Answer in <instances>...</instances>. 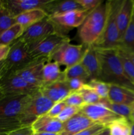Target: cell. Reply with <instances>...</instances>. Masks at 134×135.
Here are the masks:
<instances>
[{"instance_id":"7c38bea8","label":"cell","mask_w":134,"mask_h":135,"mask_svg":"<svg viewBox=\"0 0 134 135\" xmlns=\"http://www.w3.org/2000/svg\"><path fill=\"white\" fill-rule=\"evenodd\" d=\"M54 32H55V26L47 16L43 19L25 29L20 39L30 46Z\"/></svg>"},{"instance_id":"d6a6232c","label":"cell","mask_w":134,"mask_h":135,"mask_svg":"<svg viewBox=\"0 0 134 135\" xmlns=\"http://www.w3.org/2000/svg\"><path fill=\"white\" fill-rule=\"evenodd\" d=\"M81 108H78V107H74V106H69L67 105L63 111L61 113L59 114L56 118L62 123H65L66 121H68L70 118H72L73 116H74L76 113L80 112Z\"/></svg>"},{"instance_id":"484cf974","label":"cell","mask_w":134,"mask_h":135,"mask_svg":"<svg viewBox=\"0 0 134 135\" xmlns=\"http://www.w3.org/2000/svg\"><path fill=\"white\" fill-rule=\"evenodd\" d=\"M110 135H130L131 123L127 119L121 117L107 127Z\"/></svg>"},{"instance_id":"603a6c76","label":"cell","mask_w":134,"mask_h":135,"mask_svg":"<svg viewBox=\"0 0 134 135\" xmlns=\"http://www.w3.org/2000/svg\"><path fill=\"white\" fill-rule=\"evenodd\" d=\"M47 16L48 15L47 13L44 10L36 9L20 13L14 18H15L16 23L19 24L24 28L26 29L29 26L39 22Z\"/></svg>"},{"instance_id":"9c48e42d","label":"cell","mask_w":134,"mask_h":135,"mask_svg":"<svg viewBox=\"0 0 134 135\" xmlns=\"http://www.w3.org/2000/svg\"><path fill=\"white\" fill-rule=\"evenodd\" d=\"M0 88L3 95H30L39 88L26 83L16 73H7L0 80Z\"/></svg>"},{"instance_id":"d590c367","label":"cell","mask_w":134,"mask_h":135,"mask_svg":"<svg viewBox=\"0 0 134 135\" xmlns=\"http://www.w3.org/2000/svg\"><path fill=\"white\" fill-rule=\"evenodd\" d=\"M66 106L67 105L65 104V102L64 101L55 103L53 105L52 108L49 109V111L46 113V115H47L49 117L56 118L59 115V114L61 113L62 111Z\"/></svg>"},{"instance_id":"60d3db41","label":"cell","mask_w":134,"mask_h":135,"mask_svg":"<svg viewBox=\"0 0 134 135\" xmlns=\"http://www.w3.org/2000/svg\"><path fill=\"white\" fill-rule=\"evenodd\" d=\"M94 135H110V133H109V131L108 129V128L106 127V129H105L104 130H102V131L99 132V133H97V134Z\"/></svg>"},{"instance_id":"7402d4cb","label":"cell","mask_w":134,"mask_h":135,"mask_svg":"<svg viewBox=\"0 0 134 135\" xmlns=\"http://www.w3.org/2000/svg\"><path fill=\"white\" fill-rule=\"evenodd\" d=\"M60 66L55 61H47L43 68L42 85L55 83L59 80H64V71L60 70Z\"/></svg>"},{"instance_id":"4dcf8cb0","label":"cell","mask_w":134,"mask_h":135,"mask_svg":"<svg viewBox=\"0 0 134 135\" xmlns=\"http://www.w3.org/2000/svg\"><path fill=\"white\" fill-rule=\"evenodd\" d=\"M78 92L82 97L84 103H85V105L100 103L102 100V98H101L96 94V92L94 90H93L91 88H89L87 84H85Z\"/></svg>"},{"instance_id":"bcb514c9","label":"cell","mask_w":134,"mask_h":135,"mask_svg":"<svg viewBox=\"0 0 134 135\" xmlns=\"http://www.w3.org/2000/svg\"><path fill=\"white\" fill-rule=\"evenodd\" d=\"M131 123V133H130V135H134V123Z\"/></svg>"},{"instance_id":"7dc6e473","label":"cell","mask_w":134,"mask_h":135,"mask_svg":"<svg viewBox=\"0 0 134 135\" xmlns=\"http://www.w3.org/2000/svg\"><path fill=\"white\" fill-rule=\"evenodd\" d=\"M3 96V94L2 91H1V88H0V98H1V97H2Z\"/></svg>"},{"instance_id":"f907efd6","label":"cell","mask_w":134,"mask_h":135,"mask_svg":"<svg viewBox=\"0 0 134 135\" xmlns=\"http://www.w3.org/2000/svg\"><path fill=\"white\" fill-rule=\"evenodd\" d=\"M133 17H134V9H133Z\"/></svg>"},{"instance_id":"4316f807","label":"cell","mask_w":134,"mask_h":135,"mask_svg":"<svg viewBox=\"0 0 134 135\" xmlns=\"http://www.w3.org/2000/svg\"><path fill=\"white\" fill-rule=\"evenodd\" d=\"M64 74L65 80L71 79H80L84 80L86 84L90 80L89 75L81 63H77L70 68L65 69L64 70Z\"/></svg>"},{"instance_id":"ab89813d","label":"cell","mask_w":134,"mask_h":135,"mask_svg":"<svg viewBox=\"0 0 134 135\" xmlns=\"http://www.w3.org/2000/svg\"><path fill=\"white\" fill-rule=\"evenodd\" d=\"M10 50V46L0 45V62L6 59Z\"/></svg>"},{"instance_id":"cb8c5ba5","label":"cell","mask_w":134,"mask_h":135,"mask_svg":"<svg viewBox=\"0 0 134 135\" xmlns=\"http://www.w3.org/2000/svg\"><path fill=\"white\" fill-rule=\"evenodd\" d=\"M117 50H122L128 54H134V17L133 14L129 26L123 34L119 47Z\"/></svg>"},{"instance_id":"74e56055","label":"cell","mask_w":134,"mask_h":135,"mask_svg":"<svg viewBox=\"0 0 134 135\" xmlns=\"http://www.w3.org/2000/svg\"><path fill=\"white\" fill-rule=\"evenodd\" d=\"M106 128V127L103 126V125L96 124V125L92 126L91 127L89 128V129H86V130L83 131L81 132H80V133H77V134L74 135H94L97 134V133H99V132L102 131V130H104Z\"/></svg>"},{"instance_id":"8fae6325","label":"cell","mask_w":134,"mask_h":135,"mask_svg":"<svg viewBox=\"0 0 134 135\" xmlns=\"http://www.w3.org/2000/svg\"><path fill=\"white\" fill-rule=\"evenodd\" d=\"M28 96L3 95L0 98V120L19 118Z\"/></svg>"},{"instance_id":"1f68e13d","label":"cell","mask_w":134,"mask_h":135,"mask_svg":"<svg viewBox=\"0 0 134 135\" xmlns=\"http://www.w3.org/2000/svg\"><path fill=\"white\" fill-rule=\"evenodd\" d=\"M118 54H119L120 58L121 59L122 65H123V69L126 72V75L128 76L129 79L131 80L134 84V65L131 62L130 58L127 56V54L122 50H118Z\"/></svg>"},{"instance_id":"6da1fadb","label":"cell","mask_w":134,"mask_h":135,"mask_svg":"<svg viewBox=\"0 0 134 135\" xmlns=\"http://www.w3.org/2000/svg\"><path fill=\"white\" fill-rule=\"evenodd\" d=\"M97 49L100 63V73L98 80L134 91V84L125 72L118 50Z\"/></svg>"},{"instance_id":"f35d334b","label":"cell","mask_w":134,"mask_h":135,"mask_svg":"<svg viewBox=\"0 0 134 135\" xmlns=\"http://www.w3.org/2000/svg\"><path fill=\"white\" fill-rule=\"evenodd\" d=\"M34 133L31 126H23L9 132L7 135H33Z\"/></svg>"},{"instance_id":"ee69618b","label":"cell","mask_w":134,"mask_h":135,"mask_svg":"<svg viewBox=\"0 0 134 135\" xmlns=\"http://www.w3.org/2000/svg\"><path fill=\"white\" fill-rule=\"evenodd\" d=\"M38 135H60V133H37Z\"/></svg>"},{"instance_id":"f1b7e54d","label":"cell","mask_w":134,"mask_h":135,"mask_svg":"<svg viewBox=\"0 0 134 135\" xmlns=\"http://www.w3.org/2000/svg\"><path fill=\"white\" fill-rule=\"evenodd\" d=\"M101 102H102V104L106 105L112 112H113L114 113L118 115V116L127 119L129 120V117H130V113H131V110H132L131 106L124 105V104L112 103L109 101L108 98L102 99Z\"/></svg>"},{"instance_id":"e575fe53","label":"cell","mask_w":134,"mask_h":135,"mask_svg":"<svg viewBox=\"0 0 134 135\" xmlns=\"http://www.w3.org/2000/svg\"><path fill=\"white\" fill-rule=\"evenodd\" d=\"M65 80L71 92H78L86 84L84 80L80 79H71Z\"/></svg>"},{"instance_id":"44dd1931","label":"cell","mask_w":134,"mask_h":135,"mask_svg":"<svg viewBox=\"0 0 134 135\" xmlns=\"http://www.w3.org/2000/svg\"><path fill=\"white\" fill-rule=\"evenodd\" d=\"M82 7L78 3L76 0H53L45 11L48 16L63 14L76 10H82Z\"/></svg>"},{"instance_id":"7a4b0ae2","label":"cell","mask_w":134,"mask_h":135,"mask_svg":"<svg viewBox=\"0 0 134 135\" xmlns=\"http://www.w3.org/2000/svg\"><path fill=\"white\" fill-rule=\"evenodd\" d=\"M107 17V3L103 1L89 11L82 25L79 27L78 35L82 44H95L103 33Z\"/></svg>"},{"instance_id":"d6986e66","label":"cell","mask_w":134,"mask_h":135,"mask_svg":"<svg viewBox=\"0 0 134 135\" xmlns=\"http://www.w3.org/2000/svg\"><path fill=\"white\" fill-rule=\"evenodd\" d=\"M134 0H122L117 13V25L120 40L132 18Z\"/></svg>"},{"instance_id":"7bdbcfd3","label":"cell","mask_w":134,"mask_h":135,"mask_svg":"<svg viewBox=\"0 0 134 135\" xmlns=\"http://www.w3.org/2000/svg\"><path fill=\"white\" fill-rule=\"evenodd\" d=\"M129 121L131 123H134V110H133V109L131 110V113H130V117H129Z\"/></svg>"},{"instance_id":"836d02e7","label":"cell","mask_w":134,"mask_h":135,"mask_svg":"<svg viewBox=\"0 0 134 135\" xmlns=\"http://www.w3.org/2000/svg\"><path fill=\"white\" fill-rule=\"evenodd\" d=\"M65 104L69 106L78 107L81 108L84 105H85L84 100L81 95L78 92H71L64 100Z\"/></svg>"},{"instance_id":"4fadbf2b","label":"cell","mask_w":134,"mask_h":135,"mask_svg":"<svg viewBox=\"0 0 134 135\" xmlns=\"http://www.w3.org/2000/svg\"><path fill=\"white\" fill-rule=\"evenodd\" d=\"M47 59H35L25 67L14 72L19 75L26 83L34 86L40 88L43 83L42 74L45 63Z\"/></svg>"},{"instance_id":"5b68a950","label":"cell","mask_w":134,"mask_h":135,"mask_svg":"<svg viewBox=\"0 0 134 135\" xmlns=\"http://www.w3.org/2000/svg\"><path fill=\"white\" fill-rule=\"evenodd\" d=\"M25 42L18 38L10 46L9 54L4 60L5 74L14 73L27 66L34 60Z\"/></svg>"},{"instance_id":"ac0fdd59","label":"cell","mask_w":134,"mask_h":135,"mask_svg":"<svg viewBox=\"0 0 134 135\" xmlns=\"http://www.w3.org/2000/svg\"><path fill=\"white\" fill-rule=\"evenodd\" d=\"M64 123L57 118L43 115L37 118L31 127L35 133H60L63 130Z\"/></svg>"},{"instance_id":"e0dca14e","label":"cell","mask_w":134,"mask_h":135,"mask_svg":"<svg viewBox=\"0 0 134 135\" xmlns=\"http://www.w3.org/2000/svg\"><path fill=\"white\" fill-rule=\"evenodd\" d=\"M81 64L89 75L90 80L99 79L100 73V63L97 49L93 45L86 46Z\"/></svg>"},{"instance_id":"83f0119b","label":"cell","mask_w":134,"mask_h":135,"mask_svg":"<svg viewBox=\"0 0 134 135\" xmlns=\"http://www.w3.org/2000/svg\"><path fill=\"white\" fill-rule=\"evenodd\" d=\"M14 24H16L14 17L5 7L3 1H0V35Z\"/></svg>"},{"instance_id":"681fc988","label":"cell","mask_w":134,"mask_h":135,"mask_svg":"<svg viewBox=\"0 0 134 135\" xmlns=\"http://www.w3.org/2000/svg\"><path fill=\"white\" fill-rule=\"evenodd\" d=\"M33 135H38V134H37V133H34V134H33Z\"/></svg>"},{"instance_id":"8d00e7d4","label":"cell","mask_w":134,"mask_h":135,"mask_svg":"<svg viewBox=\"0 0 134 135\" xmlns=\"http://www.w3.org/2000/svg\"><path fill=\"white\" fill-rule=\"evenodd\" d=\"M76 1L78 3L80 4L83 9L88 11H91L95 9L102 2L101 0H76Z\"/></svg>"},{"instance_id":"2e32d148","label":"cell","mask_w":134,"mask_h":135,"mask_svg":"<svg viewBox=\"0 0 134 135\" xmlns=\"http://www.w3.org/2000/svg\"><path fill=\"white\" fill-rule=\"evenodd\" d=\"M39 90L54 104L64 101L71 93L65 80L42 85L39 88Z\"/></svg>"},{"instance_id":"9a60e30c","label":"cell","mask_w":134,"mask_h":135,"mask_svg":"<svg viewBox=\"0 0 134 135\" xmlns=\"http://www.w3.org/2000/svg\"><path fill=\"white\" fill-rule=\"evenodd\" d=\"M96 125L80 111L64 123L60 135H74Z\"/></svg>"},{"instance_id":"5bb4252c","label":"cell","mask_w":134,"mask_h":135,"mask_svg":"<svg viewBox=\"0 0 134 135\" xmlns=\"http://www.w3.org/2000/svg\"><path fill=\"white\" fill-rule=\"evenodd\" d=\"M53 0H5L3 1L5 7L13 17L32 9L45 10Z\"/></svg>"},{"instance_id":"8992f818","label":"cell","mask_w":134,"mask_h":135,"mask_svg":"<svg viewBox=\"0 0 134 135\" xmlns=\"http://www.w3.org/2000/svg\"><path fill=\"white\" fill-rule=\"evenodd\" d=\"M70 40L62 44L51 55L47 61H55L65 69L81 62L86 46L84 44L75 45L70 43Z\"/></svg>"},{"instance_id":"f6af8a7d","label":"cell","mask_w":134,"mask_h":135,"mask_svg":"<svg viewBox=\"0 0 134 135\" xmlns=\"http://www.w3.org/2000/svg\"><path fill=\"white\" fill-rule=\"evenodd\" d=\"M125 53H126V52H125ZM126 54H127V53H126ZM127 56H128V57L130 58V60L131 61V62H132V63H133V65H134V54H127Z\"/></svg>"},{"instance_id":"c3c4849f","label":"cell","mask_w":134,"mask_h":135,"mask_svg":"<svg viewBox=\"0 0 134 135\" xmlns=\"http://www.w3.org/2000/svg\"><path fill=\"white\" fill-rule=\"evenodd\" d=\"M131 109H133V110H134V102L133 103V104H132V105H131Z\"/></svg>"},{"instance_id":"b9f144b4","label":"cell","mask_w":134,"mask_h":135,"mask_svg":"<svg viewBox=\"0 0 134 135\" xmlns=\"http://www.w3.org/2000/svg\"><path fill=\"white\" fill-rule=\"evenodd\" d=\"M13 130H9V129H0V135H7L9 132L12 131Z\"/></svg>"},{"instance_id":"d4e9b609","label":"cell","mask_w":134,"mask_h":135,"mask_svg":"<svg viewBox=\"0 0 134 135\" xmlns=\"http://www.w3.org/2000/svg\"><path fill=\"white\" fill-rule=\"evenodd\" d=\"M24 30L25 29L20 25L14 24L0 35V45L11 46L22 36Z\"/></svg>"},{"instance_id":"277c9868","label":"cell","mask_w":134,"mask_h":135,"mask_svg":"<svg viewBox=\"0 0 134 135\" xmlns=\"http://www.w3.org/2000/svg\"><path fill=\"white\" fill-rule=\"evenodd\" d=\"M53 105L52 101L45 97L39 89L38 90L28 96L20 120L24 126H31L37 118L45 115Z\"/></svg>"},{"instance_id":"52a82bcc","label":"cell","mask_w":134,"mask_h":135,"mask_svg":"<svg viewBox=\"0 0 134 135\" xmlns=\"http://www.w3.org/2000/svg\"><path fill=\"white\" fill-rule=\"evenodd\" d=\"M68 40H70V38L67 35L54 32L34 44L28 46L29 50L34 59L43 58L48 60L55 50Z\"/></svg>"},{"instance_id":"3957f363","label":"cell","mask_w":134,"mask_h":135,"mask_svg":"<svg viewBox=\"0 0 134 135\" xmlns=\"http://www.w3.org/2000/svg\"><path fill=\"white\" fill-rule=\"evenodd\" d=\"M122 0H110L107 3V17L103 33L93 46L99 49H118L120 36L117 25V13Z\"/></svg>"},{"instance_id":"f546056e","label":"cell","mask_w":134,"mask_h":135,"mask_svg":"<svg viewBox=\"0 0 134 135\" xmlns=\"http://www.w3.org/2000/svg\"><path fill=\"white\" fill-rule=\"evenodd\" d=\"M86 84L94 90L101 98H108L109 93V84L98 79H92Z\"/></svg>"},{"instance_id":"ffe728a7","label":"cell","mask_w":134,"mask_h":135,"mask_svg":"<svg viewBox=\"0 0 134 135\" xmlns=\"http://www.w3.org/2000/svg\"><path fill=\"white\" fill-rule=\"evenodd\" d=\"M108 100L112 103L131 106L134 102V91L115 84H109Z\"/></svg>"},{"instance_id":"ba28073f","label":"cell","mask_w":134,"mask_h":135,"mask_svg":"<svg viewBox=\"0 0 134 135\" xmlns=\"http://www.w3.org/2000/svg\"><path fill=\"white\" fill-rule=\"evenodd\" d=\"M89 11L86 10H76L56 15L48 16L55 26V32L66 35V32L74 28H79Z\"/></svg>"},{"instance_id":"30bf717a","label":"cell","mask_w":134,"mask_h":135,"mask_svg":"<svg viewBox=\"0 0 134 135\" xmlns=\"http://www.w3.org/2000/svg\"><path fill=\"white\" fill-rule=\"evenodd\" d=\"M80 111L95 124L106 127L115 120L121 118L102 102L85 105L81 107Z\"/></svg>"}]
</instances>
